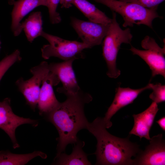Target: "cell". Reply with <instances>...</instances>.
<instances>
[{"mask_svg":"<svg viewBox=\"0 0 165 165\" xmlns=\"http://www.w3.org/2000/svg\"><path fill=\"white\" fill-rule=\"evenodd\" d=\"M108 7L112 11L117 13L122 17L123 27H132L134 24H143L152 28L153 20L160 16L156 9L144 7L132 2L117 0H94Z\"/></svg>","mask_w":165,"mask_h":165,"instance_id":"cell-4","label":"cell"},{"mask_svg":"<svg viewBox=\"0 0 165 165\" xmlns=\"http://www.w3.org/2000/svg\"><path fill=\"white\" fill-rule=\"evenodd\" d=\"M11 100L8 97L0 101V128L9 136L14 149L20 147L15 136V131L19 126L29 124L34 127L38 125L37 120L19 116L13 112L11 106Z\"/></svg>","mask_w":165,"mask_h":165,"instance_id":"cell-8","label":"cell"},{"mask_svg":"<svg viewBox=\"0 0 165 165\" xmlns=\"http://www.w3.org/2000/svg\"><path fill=\"white\" fill-rule=\"evenodd\" d=\"M152 92L150 94L149 97L152 102L157 104L165 101V85L160 83L155 84L149 83Z\"/></svg>","mask_w":165,"mask_h":165,"instance_id":"cell-21","label":"cell"},{"mask_svg":"<svg viewBox=\"0 0 165 165\" xmlns=\"http://www.w3.org/2000/svg\"><path fill=\"white\" fill-rule=\"evenodd\" d=\"M65 95L66 100L60 102L53 110L45 116L46 119L54 126L59 134L56 157L64 152L68 144L77 142V134L79 130L87 129L89 122L85 114L84 107L93 99L90 94L81 89L76 93Z\"/></svg>","mask_w":165,"mask_h":165,"instance_id":"cell-1","label":"cell"},{"mask_svg":"<svg viewBox=\"0 0 165 165\" xmlns=\"http://www.w3.org/2000/svg\"><path fill=\"white\" fill-rule=\"evenodd\" d=\"M156 122L159 124L160 128L164 131H165V117L164 116L158 121Z\"/></svg>","mask_w":165,"mask_h":165,"instance_id":"cell-25","label":"cell"},{"mask_svg":"<svg viewBox=\"0 0 165 165\" xmlns=\"http://www.w3.org/2000/svg\"><path fill=\"white\" fill-rule=\"evenodd\" d=\"M41 36L49 43L43 46L41 49L42 57L46 60L51 57H57L64 61L73 58H82V51L85 49L89 48L82 42L67 40L43 31Z\"/></svg>","mask_w":165,"mask_h":165,"instance_id":"cell-5","label":"cell"},{"mask_svg":"<svg viewBox=\"0 0 165 165\" xmlns=\"http://www.w3.org/2000/svg\"><path fill=\"white\" fill-rule=\"evenodd\" d=\"M72 5L79 9L89 21L105 25L111 21L112 19L87 0H73Z\"/></svg>","mask_w":165,"mask_h":165,"instance_id":"cell-17","label":"cell"},{"mask_svg":"<svg viewBox=\"0 0 165 165\" xmlns=\"http://www.w3.org/2000/svg\"><path fill=\"white\" fill-rule=\"evenodd\" d=\"M49 11L50 22L53 24L60 23L61 20L59 13L57 11L61 0H45Z\"/></svg>","mask_w":165,"mask_h":165,"instance_id":"cell-22","label":"cell"},{"mask_svg":"<svg viewBox=\"0 0 165 165\" xmlns=\"http://www.w3.org/2000/svg\"><path fill=\"white\" fill-rule=\"evenodd\" d=\"M9 3L13 5L11 13V30L14 35L18 36L22 29L21 21L31 11L41 6H47L45 0H9Z\"/></svg>","mask_w":165,"mask_h":165,"instance_id":"cell-14","label":"cell"},{"mask_svg":"<svg viewBox=\"0 0 165 165\" xmlns=\"http://www.w3.org/2000/svg\"><path fill=\"white\" fill-rule=\"evenodd\" d=\"M148 89H151L149 83L144 87L136 89L120 86L117 88L113 101L103 117L106 128H109L112 126L111 119L117 112L123 107L132 103L139 94Z\"/></svg>","mask_w":165,"mask_h":165,"instance_id":"cell-13","label":"cell"},{"mask_svg":"<svg viewBox=\"0 0 165 165\" xmlns=\"http://www.w3.org/2000/svg\"><path fill=\"white\" fill-rule=\"evenodd\" d=\"M1 43V42L0 40V49H1V46H0Z\"/></svg>","mask_w":165,"mask_h":165,"instance_id":"cell-26","label":"cell"},{"mask_svg":"<svg viewBox=\"0 0 165 165\" xmlns=\"http://www.w3.org/2000/svg\"><path fill=\"white\" fill-rule=\"evenodd\" d=\"M58 77L49 72L43 80L39 92L37 107L40 115L44 116L50 112L59 105L53 87L60 82Z\"/></svg>","mask_w":165,"mask_h":165,"instance_id":"cell-12","label":"cell"},{"mask_svg":"<svg viewBox=\"0 0 165 165\" xmlns=\"http://www.w3.org/2000/svg\"><path fill=\"white\" fill-rule=\"evenodd\" d=\"M42 23L41 13L40 11L32 12L21 23V28L30 42H32L35 38L41 36L43 31Z\"/></svg>","mask_w":165,"mask_h":165,"instance_id":"cell-18","label":"cell"},{"mask_svg":"<svg viewBox=\"0 0 165 165\" xmlns=\"http://www.w3.org/2000/svg\"><path fill=\"white\" fill-rule=\"evenodd\" d=\"M112 18L109 24L102 45V55L106 63L107 75L116 78L121 72L116 67V61L118 51L123 43L130 44L133 38L129 28L123 30L116 19V13L112 11Z\"/></svg>","mask_w":165,"mask_h":165,"instance_id":"cell-3","label":"cell"},{"mask_svg":"<svg viewBox=\"0 0 165 165\" xmlns=\"http://www.w3.org/2000/svg\"><path fill=\"white\" fill-rule=\"evenodd\" d=\"M21 59L20 52L17 49L0 61V81L8 69L15 63L20 61Z\"/></svg>","mask_w":165,"mask_h":165,"instance_id":"cell-20","label":"cell"},{"mask_svg":"<svg viewBox=\"0 0 165 165\" xmlns=\"http://www.w3.org/2000/svg\"><path fill=\"white\" fill-rule=\"evenodd\" d=\"M74 144L70 154L68 155L64 152L61 153L58 156L55 157L53 164L91 165L88 159L87 155L82 149L85 145L84 142L78 139Z\"/></svg>","mask_w":165,"mask_h":165,"instance_id":"cell-16","label":"cell"},{"mask_svg":"<svg viewBox=\"0 0 165 165\" xmlns=\"http://www.w3.org/2000/svg\"><path fill=\"white\" fill-rule=\"evenodd\" d=\"M76 59L73 58L61 62L48 64L50 72L56 75L62 84V87L57 89L58 93L64 95L74 94L80 89L72 68L73 63Z\"/></svg>","mask_w":165,"mask_h":165,"instance_id":"cell-10","label":"cell"},{"mask_svg":"<svg viewBox=\"0 0 165 165\" xmlns=\"http://www.w3.org/2000/svg\"><path fill=\"white\" fill-rule=\"evenodd\" d=\"M38 156L43 159L46 157L45 154L39 151L25 154L13 153L9 151H1L0 152V165H24Z\"/></svg>","mask_w":165,"mask_h":165,"instance_id":"cell-19","label":"cell"},{"mask_svg":"<svg viewBox=\"0 0 165 165\" xmlns=\"http://www.w3.org/2000/svg\"><path fill=\"white\" fill-rule=\"evenodd\" d=\"M71 24L82 42L90 48L101 44L107 32L109 24L95 23L71 18Z\"/></svg>","mask_w":165,"mask_h":165,"instance_id":"cell-9","label":"cell"},{"mask_svg":"<svg viewBox=\"0 0 165 165\" xmlns=\"http://www.w3.org/2000/svg\"><path fill=\"white\" fill-rule=\"evenodd\" d=\"M149 144L144 151L136 156L134 165H163L165 164V141L162 134L153 136Z\"/></svg>","mask_w":165,"mask_h":165,"instance_id":"cell-11","label":"cell"},{"mask_svg":"<svg viewBox=\"0 0 165 165\" xmlns=\"http://www.w3.org/2000/svg\"><path fill=\"white\" fill-rule=\"evenodd\" d=\"M128 2H132L144 7L150 9H157L159 5L165 0H119Z\"/></svg>","mask_w":165,"mask_h":165,"instance_id":"cell-23","label":"cell"},{"mask_svg":"<svg viewBox=\"0 0 165 165\" xmlns=\"http://www.w3.org/2000/svg\"><path fill=\"white\" fill-rule=\"evenodd\" d=\"M159 109L157 104L152 102L150 106L143 112L133 115L134 125L129 132V134L138 136L140 140L144 138L149 140L151 139L150 130Z\"/></svg>","mask_w":165,"mask_h":165,"instance_id":"cell-15","label":"cell"},{"mask_svg":"<svg viewBox=\"0 0 165 165\" xmlns=\"http://www.w3.org/2000/svg\"><path fill=\"white\" fill-rule=\"evenodd\" d=\"M48 64L46 61L42 62L30 69V71L32 74L31 78L25 80L21 77L16 82L19 91L24 96L27 104L34 111L37 106L40 86L43 80L50 72Z\"/></svg>","mask_w":165,"mask_h":165,"instance_id":"cell-7","label":"cell"},{"mask_svg":"<svg viewBox=\"0 0 165 165\" xmlns=\"http://www.w3.org/2000/svg\"><path fill=\"white\" fill-rule=\"evenodd\" d=\"M103 118L97 117L89 123L86 129L97 140L95 165H133L135 157L142 151L139 145L132 142L129 137L121 138L106 130Z\"/></svg>","mask_w":165,"mask_h":165,"instance_id":"cell-2","label":"cell"},{"mask_svg":"<svg viewBox=\"0 0 165 165\" xmlns=\"http://www.w3.org/2000/svg\"><path fill=\"white\" fill-rule=\"evenodd\" d=\"M144 50L131 46L130 50L134 55H138L149 67L152 77L160 75L165 77V48L160 47L153 38L145 36L141 43Z\"/></svg>","mask_w":165,"mask_h":165,"instance_id":"cell-6","label":"cell"},{"mask_svg":"<svg viewBox=\"0 0 165 165\" xmlns=\"http://www.w3.org/2000/svg\"><path fill=\"white\" fill-rule=\"evenodd\" d=\"M73 0H61L60 3L61 8H69L72 6Z\"/></svg>","mask_w":165,"mask_h":165,"instance_id":"cell-24","label":"cell"}]
</instances>
